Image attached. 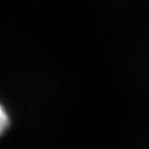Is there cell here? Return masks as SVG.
<instances>
[{
  "mask_svg": "<svg viewBox=\"0 0 149 149\" xmlns=\"http://www.w3.org/2000/svg\"><path fill=\"white\" fill-rule=\"evenodd\" d=\"M1 122H0V128H1V133L4 132L5 128L9 125V117L7 118V113L5 112V109L1 107Z\"/></svg>",
  "mask_w": 149,
  "mask_h": 149,
  "instance_id": "1",
  "label": "cell"
}]
</instances>
